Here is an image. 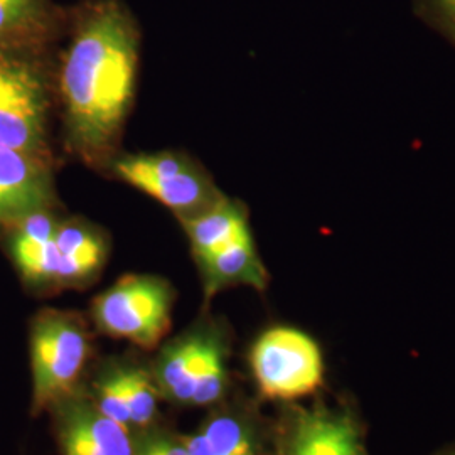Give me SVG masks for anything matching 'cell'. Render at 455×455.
<instances>
[{
    "instance_id": "2e32d148",
    "label": "cell",
    "mask_w": 455,
    "mask_h": 455,
    "mask_svg": "<svg viewBox=\"0 0 455 455\" xmlns=\"http://www.w3.org/2000/svg\"><path fill=\"white\" fill-rule=\"evenodd\" d=\"M228 385L229 373L227 336L220 325L210 324L196 376L191 407L220 405L227 395Z\"/></svg>"
},
{
    "instance_id": "52a82bcc",
    "label": "cell",
    "mask_w": 455,
    "mask_h": 455,
    "mask_svg": "<svg viewBox=\"0 0 455 455\" xmlns=\"http://www.w3.org/2000/svg\"><path fill=\"white\" fill-rule=\"evenodd\" d=\"M54 419L61 455H139L133 430L110 420L88 396L78 391L54 403Z\"/></svg>"
},
{
    "instance_id": "9c48e42d",
    "label": "cell",
    "mask_w": 455,
    "mask_h": 455,
    "mask_svg": "<svg viewBox=\"0 0 455 455\" xmlns=\"http://www.w3.org/2000/svg\"><path fill=\"white\" fill-rule=\"evenodd\" d=\"M56 220L48 212L20 220L9 240V251L22 280L34 291L60 289V251L54 242Z\"/></svg>"
},
{
    "instance_id": "30bf717a",
    "label": "cell",
    "mask_w": 455,
    "mask_h": 455,
    "mask_svg": "<svg viewBox=\"0 0 455 455\" xmlns=\"http://www.w3.org/2000/svg\"><path fill=\"white\" fill-rule=\"evenodd\" d=\"M208 329L210 324L197 325L178 339L169 342L161 351L152 376L163 395V400H169L182 407H191L196 376Z\"/></svg>"
},
{
    "instance_id": "8992f818",
    "label": "cell",
    "mask_w": 455,
    "mask_h": 455,
    "mask_svg": "<svg viewBox=\"0 0 455 455\" xmlns=\"http://www.w3.org/2000/svg\"><path fill=\"white\" fill-rule=\"evenodd\" d=\"M275 455H368L356 417L347 408H291L282 422Z\"/></svg>"
},
{
    "instance_id": "277c9868",
    "label": "cell",
    "mask_w": 455,
    "mask_h": 455,
    "mask_svg": "<svg viewBox=\"0 0 455 455\" xmlns=\"http://www.w3.org/2000/svg\"><path fill=\"white\" fill-rule=\"evenodd\" d=\"M250 366L261 396L272 402H297L324 383L321 346L291 325L263 331L250 349Z\"/></svg>"
},
{
    "instance_id": "4fadbf2b",
    "label": "cell",
    "mask_w": 455,
    "mask_h": 455,
    "mask_svg": "<svg viewBox=\"0 0 455 455\" xmlns=\"http://www.w3.org/2000/svg\"><path fill=\"white\" fill-rule=\"evenodd\" d=\"M54 242L60 251V289L84 285L101 270L107 244L101 233L88 223H60Z\"/></svg>"
},
{
    "instance_id": "3957f363",
    "label": "cell",
    "mask_w": 455,
    "mask_h": 455,
    "mask_svg": "<svg viewBox=\"0 0 455 455\" xmlns=\"http://www.w3.org/2000/svg\"><path fill=\"white\" fill-rule=\"evenodd\" d=\"M172 306L174 291L165 278L125 275L93 300L92 317L103 334L154 349L171 329Z\"/></svg>"
},
{
    "instance_id": "6da1fadb",
    "label": "cell",
    "mask_w": 455,
    "mask_h": 455,
    "mask_svg": "<svg viewBox=\"0 0 455 455\" xmlns=\"http://www.w3.org/2000/svg\"><path fill=\"white\" fill-rule=\"evenodd\" d=\"M140 33L120 0H88L73 16L60 69L66 142L90 165L108 167L131 112Z\"/></svg>"
},
{
    "instance_id": "5bb4252c",
    "label": "cell",
    "mask_w": 455,
    "mask_h": 455,
    "mask_svg": "<svg viewBox=\"0 0 455 455\" xmlns=\"http://www.w3.org/2000/svg\"><path fill=\"white\" fill-rule=\"evenodd\" d=\"M58 22L49 0H0V49L41 46L56 33Z\"/></svg>"
},
{
    "instance_id": "5b68a950",
    "label": "cell",
    "mask_w": 455,
    "mask_h": 455,
    "mask_svg": "<svg viewBox=\"0 0 455 455\" xmlns=\"http://www.w3.org/2000/svg\"><path fill=\"white\" fill-rule=\"evenodd\" d=\"M49 83L26 51L0 49V147L48 157Z\"/></svg>"
},
{
    "instance_id": "7a4b0ae2",
    "label": "cell",
    "mask_w": 455,
    "mask_h": 455,
    "mask_svg": "<svg viewBox=\"0 0 455 455\" xmlns=\"http://www.w3.org/2000/svg\"><path fill=\"white\" fill-rule=\"evenodd\" d=\"M92 347L88 325L80 314L44 309L34 315L29 331L33 417L78 390Z\"/></svg>"
},
{
    "instance_id": "d6986e66",
    "label": "cell",
    "mask_w": 455,
    "mask_h": 455,
    "mask_svg": "<svg viewBox=\"0 0 455 455\" xmlns=\"http://www.w3.org/2000/svg\"><path fill=\"white\" fill-rule=\"evenodd\" d=\"M415 11L455 44V0H415Z\"/></svg>"
},
{
    "instance_id": "ac0fdd59",
    "label": "cell",
    "mask_w": 455,
    "mask_h": 455,
    "mask_svg": "<svg viewBox=\"0 0 455 455\" xmlns=\"http://www.w3.org/2000/svg\"><path fill=\"white\" fill-rule=\"evenodd\" d=\"M88 398L105 417L133 430L125 396L124 366H115L112 370L100 374Z\"/></svg>"
},
{
    "instance_id": "9a60e30c",
    "label": "cell",
    "mask_w": 455,
    "mask_h": 455,
    "mask_svg": "<svg viewBox=\"0 0 455 455\" xmlns=\"http://www.w3.org/2000/svg\"><path fill=\"white\" fill-rule=\"evenodd\" d=\"M199 432L218 455H265L260 427L243 408L216 405Z\"/></svg>"
},
{
    "instance_id": "8fae6325",
    "label": "cell",
    "mask_w": 455,
    "mask_h": 455,
    "mask_svg": "<svg viewBox=\"0 0 455 455\" xmlns=\"http://www.w3.org/2000/svg\"><path fill=\"white\" fill-rule=\"evenodd\" d=\"M197 263L203 272L206 302L216 293L235 285L253 287L260 292L268 285V272L259 255L253 235L228 244Z\"/></svg>"
},
{
    "instance_id": "ba28073f",
    "label": "cell",
    "mask_w": 455,
    "mask_h": 455,
    "mask_svg": "<svg viewBox=\"0 0 455 455\" xmlns=\"http://www.w3.org/2000/svg\"><path fill=\"white\" fill-rule=\"evenodd\" d=\"M48 157L0 147V225H16L52 204Z\"/></svg>"
},
{
    "instance_id": "e0dca14e",
    "label": "cell",
    "mask_w": 455,
    "mask_h": 455,
    "mask_svg": "<svg viewBox=\"0 0 455 455\" xmlns=\"http://www.w3.org/2000/svg\"><path fill=\"white\" fill-rule=\"evenodd\" d=\"M124 383L133 432L148 430L159 415V403L163 400L154 376L144 368L124 366Z\"/></svg>"
},
{
    "instance_id": "7c38bea8",
    "label": "cell",
    "mask_w": 455,
    "mask_h": 455,
    "mask_svg": "<svg viewBox=\"0 0 455 455\" xmlns=\"http://www.w3.org/2000/svg\"><path fill=\"white\" fill-rule=\"evenodd\" d=\"M196 261L204 260L228 244L251 236L248 212L240 201L221 196L212 208L182 220Z\"/></svg>"
},
{
    "instance_id": "ffe728a7",
    "label": "cell",
    "mask_w": 455,
    "mask_h": 455,
    "mask_svg": "<svg viewBox=\"0 0 455 455\" xmlns=\"http://www.w3.org/2000/svg\"><path fill=\"white\" fill-rule=\"evenodd\" d=\"M443 455H455V447L452 449V451H449V452H445Z\"/></svg>"
}]
</instances>
